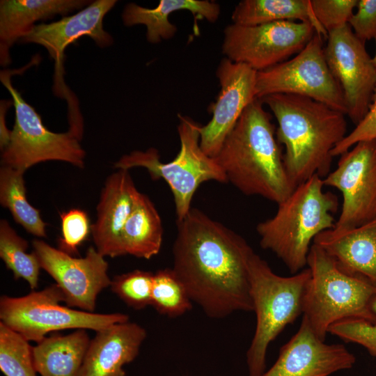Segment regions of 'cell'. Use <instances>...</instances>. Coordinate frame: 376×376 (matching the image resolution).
<instances>
[{
  "mask_svg": "<svg viewBox=\"0 0 376 376\" xmlns=\"http://www.w3.org/2000/svg\"><path fill=\"white\" fill-rule=\"evenodd\" d=\"M176 224L172 269L191 301L214 319L253 311L247 242L196 208Z\"/></svg>",
  "mask_w": 376,
  "mask_h": 376,
  "instance_id": "obj_1",
  "label": "cell"
},
{
  "mask_svg": "<svg viewBox=\"0 0 376 376\" xmlns=\"http://www.w3.org/2000/svg\"><path fill=\"white\" fill-rule=\"evenodd\" d=\"M259 100L276 118V139L284 146L285 167L295 186L314 175L324 178L333 149L346 136V115L301 95L277 93Z\"/></svg>",
  "mask_w": 376,
  "mask_h": 376,
  "instance_id": "obj_2",
  "label": "cell"
},
{
  "mask_svg": "<svg viewBox=\"0 0 376 376\" xmlns=\"http://www.w3.org/2000/svg\"><path fill=\"white\" fill-rule=\"evenodd\" d=\"M271 117L256 98L243 111L214 157L242 194L277 204L296 187L285 167Z\"/></svg>",
  "mask_w": 376,
  "mask_h": 376,
  "instance_id": "obj_3",
  "label": "cell"
},
{
  "mask_svg": "<svg viewBox=\"0 0 376 376\" xmlns=\"http://www.w3.org/2000/svg\"><path fill=\"white\" fill-rule=\"evenodd\" d=\"M324 187L323 178L313 175L278 204L272 217L256 226L260 246L272 251L292 274L307 266L315 237L335 225L338 198Z\"/></svg>",
  "mask_w": 376,
  "mask_h": 376,
  "instance_id": "obj_4",
  "label": "cell"
},
{
  "mask_svg": "<svg viewBox=\"0 0 376 376\" xmlns=\"http://www.w3.org/2000/svg\"><path fill=\"white\" fill-rule=\"evenodd\" d=\"M307 266L311 272L304 298L303 317L315 334L325 340L329 327L347 320L376 322L372 304L376 287L348 274L318 245L311 246Z\"/></svg>",
  "mask_w": 376,
  "mask_h": 376,
  "instance_id": "obj_5",
  "label": "cell"
},
{
  "mask_svg": "<svg viewBox=\"0 0 376 376\" xmlns=\"http://www.w3.org/2000/svg\"><path fill=\"white\" fill-rule=\"evenodd\" d=\"M310 277L308 267L291 276L278 275L258 254L254 252L252 255L249 279L256 325L246 352L249 376H260L265 371L269 344L303 314Z\"/></svg>",
  "mask_w": 376,
  "mask_h": 376,
  "instance_id": "obj_6",
  "label": "cell"
},
{
  "mask_svg": "<svg viewBox=\"0 0 376 376\" xmlns=\"http://www.w3.org/2000/svg\"><path fill=\"white\" fill-rule=\"evenodd\" d=\"M178 118L180 148L172 161L162 162L158 150L150 148L124 155L114 164L115 168L123 170L143 167L153 180H164L173 195L176 221L182 219L191 210L192 198L201 184L208 180L228 182L215 159L201 148V125L188 116L179 114Z\"/></svg>",
  "mask_w": 376,
  "mask_h": 376,
  "instance_id": "obj_7",
  "label": "cell"
},
{
  "mask_svg": "<svg viewBox=\"0 0 376 376\" xmlns=\"http://www.w3.org/2000/svg\"><path fill=\"white\" fill-rule=\"evenodd\" d=\"M63 301V292L56 283L22 297L2 295L0 320L28 341L36 343L51 332L69 329L97 331L130 320L124 313L87 312L63 306L61 304Z\"/></svg>",
  "mask_w": 376,
  "mask_h": 376,
  "instance_id": "obj_8",
  "label": "cell"
},
{
  "mask_svg": "<svg viewBox=\"0 0 376 376\" xmlns=\"http://www.w3.org/2000/svg\"><path fill=\"white\" fill-rule=\"evenodd\" d=\"M8 70L0 79L13 97L15 118L8 146L1 150V165L25 172L45 161L57 160L83 168L86 152L80 138L72 130L56 133L49 130L35 109L13 86Z\"/></svg>",
  "mask_w": 376,
  "mask_h": 376,
  "instance_id": "obj_9",
  "label": "cell"
},
{
  "mask_svg": "<svg viewBox=\"0 0 376 376\" xmlns=\"http://www.w3.org/2000/svg\"><path fill=\"white\" fill-rule=\"evenodd\" d=\"M323 37L315 33L291 59L257 72L256 97L272 94H292L324 103L347 115L341 87L326 61Z\"/></svg>",
  "mask_w": 376,
  "mask_h": 376,
  "instance_id": "obj_10",
  "label": "cell"
},
{
  "mask_svg": "<svg viewBox=\"0 0 376 376\" xmlns=\"http://www.w3.org/2000/svg\"><path fill=\"white\" fill-rule=\"evenodd\" d=\"M315 33L309 22L278 21L252 26L232 23L224 30L226 58L244 63L257 72L298 54Z\"/></svg>",
  "mask_w": 376,
  "mask_h": 376,
  "instance_id": "obj_11",
  "label": "cell"
},
{
  "mask_svg": "<svg viewBox=\"0 0 376 376\" xmlns=\"http://www.w3.org/2000/svg\"><path fill=\"white\" fill-rule=\"evenodd\" d=\"M324 186L338 189L341 211L334 228L349 229L376 217V141L356 143L340 155L337 166L323 178Z\"/></svg>",
  "mask_w": 376,
  "mask_h": 376,
  "instance_id": "obj_12",
  "label": "cell"
},
{
  "mask_svg": "<svg viewBox=\"0 0 376 376\" xmlns=\"http://www.w3.org/2000/svg\"><path fill=\"white\" fill-rule=\"evenodd\" d=\"M32 244L41 269L60 288L66 306L93 313L98 295L111 282L104 257L94 246L88 249L84 257L77 258L40 240H34Z\"/></svg>",
  "mask_w": 376,
  "mask_h": 376,
  "instance_id": "obj_13",
  "label": "cell"
},
{
  "mask_svg": "<svg viewBox=\"0 0 376 376\" xmlns=\"http://www.w3.org/2000/svg\"><path fill=\"white\" fill-rule=\"evenodd\" d=\"M327 65L343 91L347 116L357 125L366 115L376 86L373 58L347 24L328 33Z\"/></svg>",
  "mask_w": 376,
  "mask_h": 376,
  "instance_id": "obj_14",
  "label": "cell"
},
{
  "mask_svg": "<svg viewBox=\"0 0 376 376\" xmlns=\"http://www.w3.org/2000/svg\"><path fill=\"white\" fill-rule=\"evenodd\" d=\"M116 0H96L78 13L58 21L34 25L19 41L45 47L54 61V93L65 97L70 113H77L73 98L63 81L65 50L79 38L88 36L101 48L110 46L113 38L103 28L105 15L116 5Z\"/></svg>",
  "mask_w": 376,
  "mask_h": 376,
  "instance_id": "obj_15",
  "label": "cell"
},
{
  "mask_svg": "<svg viewBox=\"0 0 376 376\" xmlns=\"http://www.w3.org/2000/svg\"><path fill=\"white\" fill-rule=\"evenodd\" d=\"M217 77L220 91L210 109L212 116L200 128L201 148L213 158L243 111L257 98V71L250 66L224 58L217 68Z\"/></svg>",
  "mask_w": 376,
  "mask_h": 376,
  "instance_id": "obj_16",
  "label": "cell"
},
{
  "mask_svg": "<svg viewBox=\"0 0 376 376\" xmlns=\"http://www.w3.org/2000/svg\"><path fill=\"white\" fill-rule=\"evenodd\" d=\"M355 361L345 345L321 340L303 317L296 334L280 349L274 365L260 376H329L352 368Z\"/></svg>",
  "mask_w": 376,
  "mask_h": 376,
  "instance_id": "obj_17",
  "label": "cell"
},
{
  "mask_svg": "<svg viewBox=\"0 0 376 376\" xmlns=\"http://www.w3.org/2000/svg\"><path fill=\"white\" fill-rule=\"evenodd\" d=\"M128 171L118 169L107 178L91 225L95 249L104 257L126 255L123 230L140 193Z\"/></svg>",
  "mask_w": 376,
  "mask_h": 376,
  "instance_id": "obj_18",
  "label": "cell"
},
{
  "mask_svg": "<svg viewBox=\"0 0 376 376\" xmlns=\"http://www.w3.org/2000/svg\"><path fill=\"white\" fill-rule=\"evenodd\" d=\"M95 332L79 376H126L123 366L138 356L146 329L129 320Z\"/></svg>",
  "mask_w": 376,
  "mask_h": 376,
  "instance_id": "obj_19",
  "label": "cell"
},
{
  "mask_svg": "<svg viewBox=\"0 0 376 376\" xmlns=\"http://www.w3.org/2000/svg\"><path fill=\"white\" fill-rule=\"evenodd\" d=\"M313 243L329 253L343 271L376 287V217L355 228L324 230Z\"/></svg>",
  "mask_w": 376,
  "mask_h": 376,
  "instance_id": "obj_20",
  "label": "cell"
},
{
  "mask_svg": "<svg viewBox=\"0 0 376 376\" xmlns=\"http://www.w3.org/2000/svg\"><path fill=\"white\" fill-rule=\"evenodd\" d=\"M91 2L86 0H1V65L10 63V47L36 25V21L51 19L57 15L65 17Z\"/></svg>",
  "mask_w": 376,
  "mask_h": 376,
  "instance_id": "obj_21",
  "label": "cell"
},
{
  "mask_svg": "<svg viewBox=\"0 0 376 376\" xmlns=\"http://www.w3.org/2000/svg\"><path fill=\"white\" fill-rule=\"evenodd\" d=\"M180 10H189L199 19L204 18L210 22H216L220 14L219 5L213 1L161 0L154 8H144L134 3H128L123 10L122 19L127 26L145 25L147 40L155 44L174 36L177 27L169 22V16Z\"/></svg>",
  "mask_w": 376,
  "mask_h": 376,
  "instance_id": "obj_22",
  "label": "cell"
},
{
  "mask_svg": "<svg viewBox=\"0 0 376 376\" xmlns=\"http://www.w3.org/2000/svg\"><path fill=\"white\" fill-rule=\"evenodd\" d=\"M90 341L86 329L47 336L32 349L37 373L40 376H79Z\"/></svg>",
  "mask_w": 376,
  "mask_h": 376,
  "instance_id": "obj_23",
  "label": "cell"
},
{
  "mask_svg": "<svg viewBox=\"0 0 376 376\" xmlns=\"http://www.w3.org/2000/svg\"><path fill=\"white\" fill-rule=\"evenodd\" d=\"M231 19L233 23L244 26L299 20L309 22L323 38L328 36L315 17L310 0H243L235 7Z\"/></svg>",
  "mask_w": 376,
  "mask_h": 376,
  "instance_id": "obj_24",
  "label": "cell"
},
{
  "mask_svg": "<svg viewBox=\"0 0 376 376\" xmlns=\"http://www.w3.org/2000/svg\"><path fill=\"white\" fill-rule=\"evenodd\" d=\"M162 238L160 216L150 199L140 192L123 230L125 253L150 259L160 251Z\"/></svg>",
  "mask_w": 376,
  "mask_h": 376,
  "instance_id": "obj_25",
  "label": "cell"
},
{
  "mask_svg": "<svg viewBox=\"0 0 376 376\" xmlns=\"http://www.w3.org/2000/svg\"><path fill=\"white\" fill-rule=\"evenodd\" d=\"M24 173L13 168L1 166L0 203L8 209L13 218L28 233L46 237L47 224L42 219L40 211L27 201Z\"/></svg>",
  "mask_w": 376,
  "mask_h": 376,
  "instance_id": "obj_26",
  "label": "cell"
},
{
  "mask_svg": "<svg viewBox=\"0 0 376 376\" xmlns=\"http://www.w3.org/2000/svg\"><path fill=\"white\" fill-rule=\"evenodd\" d=\"M28 246L27 241L18 235L6 220L0 221V257L15 279H24L35 290L41 267L36 254L26 252Z\"/></svg>",
  "mask_w": 376,
  "mask_h": 376,
  "instance_id": "obj_27",
  "label": "cell"
},
{
  "mask_svg": "<svg viewBox=\"0 0 376 376\" xmlns=\"http://www.w3.org/2000/svg\"><path fill=\"white\" fill-rule=\"evenodd\" d=\"M150 306L169 318L182 315L192 308V301L172 268L154 273Z\"/></svg>",
  "mask_w": 376,
  "mask_h": 376,
  "instance_id": "obj_28",
  "label": "cell"
},
{
  "mask_svg": "<svg viewBox=\"0 0 376 376\" xmlns=\"http://www.w3.org/2000/svg\"><path fill=\"white\" fill-rule=\"evenodd\" d=\"M21 334L0 322V370L6 376H37L33 347Z\"/></svg>",
  "mask_w": 376,
  "mask_h": 376,
  "instance_id": "obj_29",
  "label": "cell"
},
{
  "mask_svg": "<svg viewBox=\"0 0 376 376\" xmlns=\"http://www.w3.org/2000/svg\"><path fill=\"white\" fill-rule=\"evenodd\" d=\"M154 273L135 269L115 276L111 291L127 306L141 310L150 306Z\"/></svg>",
  "mask_w": 376,
  "mask_h": 376,
  "instance_id": "obj_30",
  "label": "cell"
},
{
  "mask_svg": "<svg viewBox=\"0 0 376 376\" xmlns=\"http://www.w3.org/2000/svg\"><path fill=\"white\" fill-rule=\"evenodd\" d=\"M61 237L58 240V249L74 256L78 247L88 238L91 226L87 213L80 209H71L61 214Z\"/></svg>",
  "mask_w": 376,
  "mask_h": 376,
  "instance_id": "obj_31",
  "label": "cell"
},
{
  "mask_svg": "<svg viewBox=\"0 0 376 376\" xmlns=\"http://www.w3.org/2000/svg\"><path fill=\"white\" fill-rule=\"evenodd\" d=\"M372 308L376 314V297L373 301ZM328 333L345 342L363 346L373 357H376V322L359 320H343L331 325Z\"/></svg>",
  "mask_w": 376,
  "mask_h": 376,
  "instance_id": "obj_32",
  "label": "cell"
},
{
  "mask_svg": "<svg viewBox=\"0 0 376 376\" xmlns=\"http://www.w3.org/2000/svg\"><path fill=\"white\" fill-rule=\"evenodd\" d=\"M359 0H310L313 12L329 33L348 24Z\"/></svg>",
  "mask_w": 376,
  "mask_h": 376,
  "instance_id": "obj_33",
  "label": "cell"
},
{
  "mask_svg": "<svg viewBox=\"0 0 376 376\" xmlns=\"http://www.w3.org/2000/svg\"><path fill=\"white\" fill-rule=\"evenodd\" d=\"M376 141V86L368 111L356 125L355 128L333 149V157L340 156L356 143L364 141Z\"/></svg>",
  "mask_w": 376,
  "mask_h": 376,
  "instance_id": "obj_34",
  "label": "cell"
},
{
  "mask_svg": "<svg viewBox=\"0 0 376 376\" xmlns=\"http://www.w3.org/2000/svg\"><path fill=\"white\" fill-rule=\"evenodd\" d=\"M357 8L348 24L364 43L372 39L376 40V0H359Z\"/></svg>",
  "mask_w": 376,
  "mask_h": 376,
  "instance_id": "obj_35",
  "label": "cell"
},
{
  "mask_svg": "<svg viewBox=\"0 0 376 376\" xmlns=\"http://www.w3.org/2000/svg\"><path fill=\"white\" fill-rule=\"evenodd\" d=\"M13 104L11 100H1L0 104V148L3 150L8 144L11 130H9L6 124V111L10 105Z\"/></svg>",
  "mask_w": 376,
  "mask_h": 376,
  "instance_id": "obj_36",
  "label": "cell"
},
{
  "mask_svg": "<svg viewBox=\"0 0 376 376\" xmlns=\"http://www.w3.org/2000/svg\"><path fill=\"white\" fill-rule=\"evenodd\" d=\"M375 47H376V40H375ZM373 62L376 68V48H375V56L373 58Z\"/></svg>",
  "mask_w": 376,
  "mask_h": 376,
  "instance_id": "obj_37",
  "label": "cell"
}]
</instances>
